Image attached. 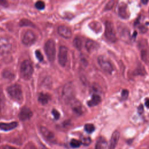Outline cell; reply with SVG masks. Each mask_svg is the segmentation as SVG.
Listing matches in <instances>:
<instances>
[{
  "label": "cell",
  "instance_id": "10",
  "mask_svg": "<svg viewBox=\"0 0 149 149\" xmlns=\"http://www.w3.org/2000/svg\"><path fill=\"white\" fill-rule=\"evenodd\" d=\"M58 33L61 36H62L65 39L71 38L72 36V31L70 29V28H69L68 27L66 26H64V25H61L58 27Z\"/></svg>",
  "mask_w": 149,
  "mask_h": 149
},
{
  "label": "cell",
  "instance_id": "27",
  "mask_svg": "<svg viewBox=\"0 0 149 149\" xmlns=\"http://www.w3.org/2000/svg\"><path fill=\"white\" fill-rule=\"evenodd\" d=\"M24 149H37V148L33 143L29 142L25 145Z\"/></svg>",
  "mask_w": 149,
  "mask_h": 149
},
{
  "label": "cell",
  "instance_id": "18",
  "mask_svg": "<svg viewBox=\"0 0 149 149\" xmlns=\"http://www.w3.org/2000/svg\"><path fill=\"white\" fill-rule=\"evenodd\" d=\"M101 97L97 94H93L92 96V99L88 102V106L90 107H93L98 105L101 102Z\"/></svg>",
  "mask_w": 149,
  "mask_h": 149
},
{
  "label": "cell",
  "instance_id": "13",
  "mask_svg": "<svg viewBox=\"0 0 149 149\" xmlns=\"http://www.w3.org/2000/svg\"><path fill=\"white\" fill-rule=\"evenodd\" d=\"M120 137V132L117 130L115 131L111 136L110 144V149H114L115 146H117Z\"/></svg>",
  "mask_w": 149,
  "mask_h": 149
},
{
  "label": "cell",
  "instance_id": "31",
  "mask_svg": "<svg viewBox=\"0 0 149 149\" xmlns=\"http://www.w3.org/2000/svg\"><path fill=\"white\" fill-rule=\"evenodd\" d=\"M0 149H16V148L9 145H3L0 147Z\"/></svg>",
  "mask_w": 149,
  "mask_h": 149
},
{
  "label": "cell",
  "instance_id": "11",
  "mask_svg": "<svg viewBox=\"0 0 149 149\" xmlns=\"http://www.w3.org/2000/svg\"><path fill=\"white\" fill-rule=\"evenodd\" d=\"M33 115V112L30 110V108H29L27 107H23L19 114V119L22 121H26L27 120H29Z\"/></svg>",
  "mask_w": 149,
  "mask_h": 149
},
{
  "label": "cell",
  "instance_id": "33",
  "mask_svg": "<svg viewBox=\"0 0 149 149\" xmlns=\"http://www.w3.org/2000/svg\"><path fill=\"white\" fill-rule=\"evenodd\" d=\"M0 4L3 6L4 7H7L8 5V3L6 1H0Z\"/></svg>",
  "mask_w": 149,
  "mask_h": 149
},
{
  "label": "cell",
  "instance_id": "28",
  "mask_svg": "<svg viewBox=\"0 0 149 149\" xmlns=\"http://www.w3.org/2000/svg\"><path fill=\"white\" fill-rule=\"evenodd\" d=\"M128 96H129V92H128V90H123L122 92V93H121L122 98L124 99V100H125V99H126L128 98Z\"/></svg>",
  "mask_w": 149,
  "mask_h": 149
},
{
  "label": "cell",
  "instance_id": "36",
  "mask_svg": "<svg viewBox=\"0 0 149 149\" xmlns=\"http://www.w3.org/2000/svg\"><path fill=\"white\" fill-rule=\"evenodd\" d=\"M41 149H48V148H47L45 146H43V145H42L41 146Z\"/></svg>",
  "mask_w": 149,
  "mask_h": 149
},
{
  "label": "cell",
  "instance_id": "30",
  "mask_svg": "<svg viewBox=\"0 0 149 149\" xmlns=\"http://www.w3.org/2000/svg\"><path fill=\"white\" fill-rule=\"evenodd\" d=\"M52 114H53L54 117V118H55V120H58V119L59 118L60 114H59V113L56 110H55V109L53 110V111H52Z\"/></svg>",
  "mask_w": 149,
  "mask_h": 149
},
{
  "label": "cell",
  "instance_id": "9",
  "mask_svg": "<svg viewBox=\"0 0 149 149\" xmlns=\"http://www.w3.org/2000/svg\"><path fill=\"white\" fill-rule=\"evenodd\" d=\"M23 43L26 45H30L33 44L36 41L35 35L31 31H27L23 37Z\"/></svg>",
  "mask_w": 149,
  "mask_h": 149
},
{
  "label": "cell",
  "instance_id": "20",
  "mask_svg": "<svg viewBox=\"0 0 149 149\" xmlns=\"http://www.w3.org/2000/svg\"><path fill=\"white\" fill-rule=\"evenodd\" d=\"M49 99H50V98H49V96L48 94L41 93L39 94L38 101L41 104L45 105L48 103Z\"/></svg>",
  "mask_w": 149,
  "mask_h": 149
},
{
  "label": "cell",
  "instance_id": "35",
  "mask_svg": "<svg viewBox=\"0 0 149 149\" xmlns=\"http://www.w3.org/2000/svg\"><path fill=\"white\" fill-rule=\"evenodd\" d=\"M145 105L147 108H149V98H146L145 100Z\"/></svg>",
  "mask_w": 149,
  "mask_h": 149
},
{
  "label": "cell",
  "instance_id": "25",
  "mask_svg": "<svg viewBox=\"0 0 149 149\" xmlns=\"http://www.w3.org/2000/svg\"><path fill=\"white\" fill-rule=\"evenodd\" d=\"M82 143L86 146H89L91 143V139L89 137L83 138L82 140Z\"/></svg>",
  "mask_w": 149,
  "mask_h": 149
},
{
  "label": "cell",
  "instance_id": "29",
  "mask_svg": "<svg viewBox=\"0 0 149 149\" xmlns=\"http://www.w3.org/2000/svg\"><path fill=\"white\" fill-rule=\"evenodd\" d=\"M36 55L39 61H42L43 60V56L41 53L40 52V51L37 50L36 51Z\"/></svg>",
  "mask_w": 149,
  "mask_h": 149
},
{
  "label": "cell",
  "instance_id": "24",
  "mask_svg": "<svg viewBox=\"0 0 149 149\" xmlns=\"http://www.w3.org/2000/svg\"><path fill=\"white\" fill-rule=\"evenodd\" d=\"M81 144H82V142L76 139H72L70 142V145L73 148L79 147L80 146Z\"/></svg>",
  "mask_w": 149,
  "mask_h": 149
},
{
  "label": "cell",
  "instance_id": "34",
  "mask_svg": "<svg viewBox=\"0 0 149 149\" xmlns=\"http://www.w3.org/2000/svg\"><path fill=\"white\" fill-rule=\"evenodd\" d=\"M139 112L140 114H142L143 112V106L142 105H140L139 107Z\"/></svg>",
  "mask_w": 149,
  "mask_h": 149
},
{
  "label": "cell",
  "instance_id": "14",
  "mask_svg": "<svg viewBox=\"0 0 149 149\" xmlns=\"http://www.w3.org/2000/svg\"><path fill=\"white\" fill-rule=\"evenodd\" d=\"M40 131L41 132L42 135L44 136L45 138L48 139V140L53 141L54 139V134L52 132L49 130L47 128L41 126L40 128Z\"/></svg>",
  "mask_w": 149,
  "mask_h": 149
},
{
  "label": "cell",
  "instance_id": "3",
  "mask_svg": "<svg viewBox=\"0 0 149 149\" xmlns=\"http://www.w3.org/2000/svg\"><path fill=\"white\" fill-rule=\"evenodd\" d=\"M44 49L48 59L50 62L54 61L56 54V47L54 41L53 40H48L45 44Z\"/></svg>",
  "mask_w": 149,
  "mask_h": 149
},
{
  "label": "cell",
  "instance_id": "5",
  "mask_svg": "<svg viewBox=\"0 0 149 149\" xmlns=\"http://www.w3.org/2000/svg\"><path fill=\"white\" fill-rule=\"evenodd\" d=\"M105 36L106 38L111 42L114 43L117 40L116 32L113 23L110 21H107L106 23Z\"/></svg>",
  "mask_w": 149,
  "mask_h": 149
},
{
  "label": "cell",
  "instance_id": "26",
  "mask_svg": "<svg viewBox=\"0 0 149 149\" xmlns=\"http://www.w3.org/2000/svg\"><path fill=\"white\" fill-rule=\"evenodd\" d=\"M35 7L39 10H42L45 8V4L43 1H38L36 3Z\"/></svg>",
  "mask_w": 149,
  "mask_h": 149
},
{
  "label": "cell",
  "instance_id": "8",
  "mask_svg": "<svg viewBox=\"0 0 149 149\" xmlns=\"http://www.w3.org/2000/svg\"><path fill=\"white\" fill-rule=\"evenodd\" d=\"M68 59V49L65 46H61L59 48L58 54V61L62 67H65Z\"/></svg>",
  "mask_w": 149,
  "mask_h": 149
},
{
  "label": "cell",
  "instance_id": "2",
  "mask_svg": "<svg viewBox=\"0 0 149 149\" xmlns=\"http://www.w3.org/2000/svg\"><path fill=\"white\" fill-rule=\"evenodd\" d=\"M33 73V68L31 62L26 60L24 61L21 66V76L25 80L30 79Z\"/></svg>",
  "mask_w": 149,
  "mask_h": 149
},
{
  "label": "cell",
  "instance_id": "16",
  "mask_svg": "<svg viewBox=\"0 0 149 149\" xmlns=\"http://www.w3.org/2000/svg\"><path fill=\"white\" fill-rule=\"evenodd\" d=\"M71 106L73 111L78 115H81L83 112V109H82V106L81 103L77 101H72L71 103Z\"/></svg>",
  "mask_w": 149,
  "mask_h": 149
},
{
  "label": "cell",
  "instance_id": "23",
  "mask_svg": "<svg viewBox=\"0 0 149 149\" xmlns=\"http://www.w3.org/2000/svg\"><path fill=\"white\" fill-rule=\"evenodd\" d=\"M73 45L75 46V47L76 48H77L78 49H80L82 48V41L80 40V39L79 38H75L73 40Z\"/></svg>",
  "mask_w": 149,
  "mask_h": 149
},
{
  "label": "cell",
  "instance_id": "32",
  "mask_svg": "<svg viewBox=\"0 0 149 149\" xmlns=\"http://www.w3.org/2000/svg\"><path fill=\"white\" fill-rule=\"evenodd\" d=\"M114 1H110L106 5V9H107L108 10H110L114 5Z\"/></svg>",
  "mask_w": 149,
  "mask_h": 149
},
{
  "label": "cell",
  "instance_id": "7",
  "mask_svg": "<svg viewBox=\"0 0 149 149\" xmlns=\"http://www.w3.org/2000/svg\"><path fill=\"white\" fill-rule=\"evenodd\" d=\"M12 49V44L6 38L0 39V54H6L9 53Z\"/></svg>",
  "mask_w": 149,
  "mask_h": 149
},
{
  "label": "cell",
  "instance_id": "1",
  "mask_svg": "<svg viewBox=\"0 0 149 149\" xmlns=\"http://www.w3.org/2000/svg\"><path fill=\"white\" fill-rule=\"evenodd\" d=\"M7 90L9 95L13 100L19 103H21L23 101L22 90L19 85L15 84L10 86Z\"/></svg>",
  "mask_w": 149,
  "mask_h": 149
},
{
  "label": "cell",
  "instance_id": "22",
  "mask_svg": "<svg viewBox=\"0 0 149 149\" xmlns=\"http://www.w3.org/2000/svg\"><path fill=\"white\" fill-rule=\"evenodd\" d=\"M19 25L21 26H35L31 22L27 19H22Z\"/></svg>",
  "mask_w": 149,
  "mask_h": 149
},
{
  "label": "cell",
  "instance_id": "12",
  "mask_svg": "<svg viewBox=\"0 0 149 149\" xmlns=\"http://www.w3.org/2000/svg\"><path fill=\"white\" fill-rule=\"evenodd\" d=\"M118 14L121 18L123 19H127L129 14L128 12V8L127 5L125 3H121L118 7Z\"/></svg>",
  "mask_w": 149,
  "mask_h": 149
},
{
  "label": "cell",
  "instance_id": "6",
  "mask_svg": "<svg viewBox=\"0 0 149 149\" xmlns=\"http://www.w3.org/2000/svg\"><path fill=\"white\" fill-rule=\"evenodd\" d=\"M98 63L100 67L104 71L108 73H112L113 71V68L111 63L104 57L100 56L98 58Z\"/></svg>",
  "mask_w": 149,
  "mask_h": 149
},
{
  "label": "cell",
  "instance_id": "19",
  "mask_svg": "<svg viewBox=\"0 0 149 149\" xmlns=\"http://www.w3.org/2000/svg\"><path fill=\"white\" fill-rule=\"evenodd\" d=\"M107 147V142L104 138H100L96 144V149H106Z\"/></svg>",
  "mask_w": 149,
  "mask_h": 149
},
{
  "label": "cell",
  "instance_id": "17",
  "mask_svg": "<svg viewBox=\"0 0 149 149\" xmlns=\"http://www.w3.org/2000/svg\"><path fill=\"white\" fill-rule=\"evenodd\" d=\"M17 126H18V123L16 122H13L9 124L0 123V129L4 131H8L13 129L16 127H17Z\"/></svg>",
  "mask_w": 149,
  "mask_h": 149
},
{
  "label": "cell",
  "instance_id": "4",
  "mask_svg": "<svg viewBox=\"0 0 149 149\" xmlns=\"http://www.w3.org/2000/svg\"><path fill=\"white\" fill-rule=\"evenodd\" d=\"M75 95L74 88L72 84L66 85L62 90V97L64 101L67 103H70L73 101Z\"/></svg>",
  "mask_w": 149,
  "mask_h": 149
},
{
  "label": "cell",
  "instance_id": "15",
  "mask_svg": "<svg viewBox=\"0 0 149 149\" xmlns=\"http://www.w3.org/2000/svg\"><path fill=\"white\" fill-rule=\"evenodd\" d=\"M85 47H86V48L87 49V50L89 53H92V52L96 51V49H97V48H98V44L97 42H96L93 40H88L86 42Z\"/></svg>",
  "mask_w": 149,
  "mask_h": 149
},
{
  "label": "cell",
  "instance_id": "21",
  "mask_svg": "<svg viewBox=\"0 0 149 149\" xmlns=\"http://www.w3.org/2000/svg\"><path fill=\"white\" fill-rule=\"evenodd\" d=\"M85 130L89 134H91L92 132H93L95 130V127L93 124H88L85 125Z\"/></svg>",
  "mask_w": 149,
  "mask_h": 149
}]
</instances>
